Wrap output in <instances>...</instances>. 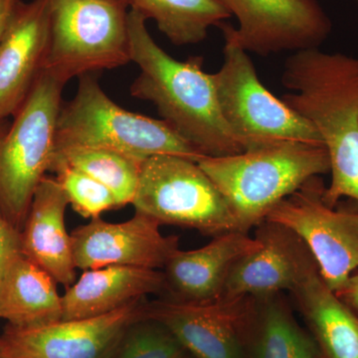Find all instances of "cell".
Listing matches in <instances>:
<instances>
[{
    "mask_svg": "<svg viewBox=\"0 0 358 358\" xmlns=\"http://www.w3.org/2000/svg\"><path fill=\"white\" fill-rule=\"evenodd\" d=\"M282 102L310 122L329 159L324 202L358 203V58L320 48L294 52L285 62Z\"/></svg>",
    "mask_w": 358,
    "mask_h": 358,
    "instance_id": "1",
    "label": "cell"
},
{
    "mask_svg": "<svg viewBox=\"0 0 358 358\" xmlns=\"http://www.w3.org/2000/svg\"><path fill=\"white\" fill-rule=\"evenodd\" d=\"M147 21L129 9V54L140 69L129 88L131 95L154 103L162 121L205 157L243 152L221 115L212 74L203 70V58L171 57L152 38Z\"/></svg>",
    "mask_w": 358,
    "mask_h": 358,
    "instance_id": "2",
    "label": "cell"
},
{
    "mask_svg": "<svg viewBox=\"0 0 358 358\" xmlns=\"http://www.w3.org/2000/svg\"><path fill=\"white\" fill-rule=\"evenodd\" d=\"M199 164L217 186L240 230L246 233L310 179L329 173L324 145L303 141L227 157H205Z\"/></svg>",
    "mask_w": 358,
    "mask_h": 358,
    "instance_id": "3",
    "label": "cell"
},
{
    "mask_svg": "<svg viewBox=\"0 0 358 358\" xmlns=\"http://www.w3.org/2000/svg\"><path fill=\"white\" fill-rule=\"evenodd\" d=\"M83 148L113 150L141 160L160 155L197 162L205 157L167 122L122 109L93 74L79 77L76 94L62 103L53 157Z\"/></svg>",
    "mask_w": 358,
    "mask_h": 358,
    "instance_id": "4",
    "label": "cell"
},
{
    "mask_svg": "<svg viewBox=\"0 0 358 358\" xmlns=\"http://www.w3.org/2000/svg\"><path fill=\"white\" fill-rule=\"evenodd\" d=\"M65 85L42 71L13 124L0 136V210L17 229L50 171Z\"/></svg>",
    "mask_w": 358,
    "mask_h": 358,
    "instance_id": "5",
    "label": "cell"
},
{
    "mask_svg": "<svg viewBox=\"0 0 358 358\" xmlns=\"http://www.w3.org/2000/svg\"><path fill=\"white\" fill-rule=\"evenodd\" d=\"M48 6L44 71L67 84L131 62L126 0H48Z\"/></svg>",
    "mask_w": 358,
    "mask_h": 358,
    "instance_id": "6",
    "label": "cell"
},
{
    "mask_svg": "<svg viewBox=\"0 0 358 358\" xmlns=\"http://www.w3.org/2000/svg\"><path fill=\"white\" fill-rule=\"evenodd\" d=\"M224 38L222 66L212 79L221 115L242 152L292 141L322 145L312 124L264 86L248 52Z\"/></svg>",
    "mask_w": 358,
    "mask_h": 358,
    "instance_id": "7",
    "label": "cell"
},
{
    "mask_svg": "<svg viewBox=\"0 0 358 358\" xmlns=\"http://www.w3.org/2000/svg\"><path fill=\"white\" fill-rule=\"evenodd\" d=\"M131 205L136 212L162 225L190 228L208 236L241 231L217 186L199 162L178 155L143 160Z\"/></svg>",
    "mask_w": 358,
    "mask_h": 358,
    "instance_id": "8",
    "label": "cell"
},
{
    "mask_svg": "<svg viewBox=\"0 0 358 358\" xmlns=\"http://www.w3.org/2000/svg\"><path fill=\"white\" fill-rule=\"evenodd\" d=\"M320 176L280 202L266 220L279 223L305 242L320 277L333 291L358 270V209L329 206Z\"/></svg>",
    "mask_w": 358,
    "mask_h": 358,
    "instance_id": "9",
    "label": "cell"
},
{
    "mask_svg": "<svg viewBox=\"0 0 358 358\" xmlns=\"http://www.w3.org/2000/svg\"><path fill=\"white\" fill-rule=\"evenodd\" d=\"M259 300L221 296L210 301H145V319L159 322L194 358H247Z\"/></svg>",
    "mask_w": 358,
    "mask_h": 358,
    "instance_id": "10",
    "label": "cell"
},
{
    "mask_svg": "<svg viewBox=\"0 0 358 358\" xmlns=\"http://www.w3.org/2000/svg\"><path fill=\"white\" fill-rule=\"evenodd\" d=\"M239 27L221 24L224 36L259 56L320 48L333 23L319 0H218Z\"/></svg>",
    "mask_w": 358,
    "mask_h": 358,
    "instance_id": "11",
    "label": "cell"
},
{
    "mask_svg": "<svg viewBox=\"0 0 358 358\" xmlns=\"http://www.w3.org/2000/svg\"><path fill=\"white\" fill-rule=\"evenodd\" d=\"M145 306L141 299L99 317L9 326L0 338V352L9 358H110L127 329L143 319Z\"/></svg>",
    "mask_w": 358,
    "mask_h": 358,
    "instance_id": "12",
    "label": "cell"
},
{
    "mask_svg": "<svg viewBox=\"0 0 358 358\" xmlns=\"http://www.w3.org/2000/svg\"><path fill=\"white\" fill-rule=\"evenodd\" d=\"M160 226L140 212L124 222L91 219L71 233L75 266L83 272L109 266L164 268L179 250V239L162 234Z\"/></svg>",
    "mask_w": 358,
    "mask_h": 358,
    "instance_id": "13",
    "label": "cell"
},
{
    "mask_svg": "<svg viewBox=\"0 0 358 358\" xmlns=\"http://www.w3.org/2000/svg\"><path fill=\"white\" fill-rule=\"evenodd\" d=\"M257 228L260 246L232 268L222 296L260 300L292 293L319 270L307 245L293 231L268 220Z\"/></svg>",
    "mask_w": 358,
    "mask_h": 358,
    "instance_id": "14",
    "label": "cell"
},
{
    "mask_svg": "<svg viewBox=\"0 0 358 358\" xmlns=\"http://www.w3.org/2000/svg\"><path fill=\"white\" fill-rule=\"evenodd\" d=\"M50 39L48 0L20 1L0 43V122L13 117L43 71Z\"/></svg>",
    "mask_w": 358,
    "mask_h": 358,
    "instance_id": "15",
    "label": "cell"
},
{
    "mask_svg": "<svg viewBox=\"0 0 358 358\" xmlns=\"http://www.w3.org/2000/svg\"><path fill=\"white\" fill-rule=\"evenodd\" d=\"M260 242L246 232L232 231L213 237L201 248L178 250L164 267L167 289L176 300L210 301L222 296L231 271Z\"/></svg>",
    "mask_w": 358,
    "mask_h": 358,
    "instance_id": "16",
    "label": "cell"
},
{
    "mask_svg": "<svg viewBox=\"0 0 358 358\" xmlns=\"http://www.w3.org/2000/svg\"><path fill=\"white\" fill-rule=\"evenodd\" d=\"M68 205L57 179L45 176L34 193L20 233L23 255L66 288L77 280L72 239L65 222Z\"/></svg>",
    "mask_w": 358,
    "mask_h": 358,
    "instance_id": "17",
    "label": "cell"
},
{
    "mask_svg": "<svg viewBox=\"0 0 358 358\" xmlns=\"http://www.w3.org/2000/svg\"><path fill=\"white\" fill-rule=\"evenodd\" d=\"M167 289L164 272L109 266L84 271L62 296V320L88 319Z\"/></svg>",
    "mask_w": 358,
    "mask_h": 358,
    "instance_id": "18",
    "label": "cell"
},
{
    "mask_svg": "<svg viewBox=\"0 0 358 358\" xmlns=\"http://www.w3.org/2000/svg\"><path fill=\"white\" fill-rule=\"evenodd\" d=\"M291 294L320 358H358V313L327 286L319 270Z\"/></svg>",
    "mask_w": 358,
    "mask_h": 358,
    "instance_id": "19",
    "label": "cell"
},
{
    "mask_svg": "<svg viewBox=\"0 0 358 358\" xmlns=\"http://www.w3.org/2000/svg\"><path fill=\"white\" fill-rule=\"evenodd\" d=\"M43 268L16 257L0 278V319L13 327L45 326L62 320V296Z\"/></svg>",
    "mask_w": 358,
    "mask_h": 358,
    "instance_id": "20",
    "label": "cell"
},
{
    "mask_svg": "<svg viewBox=\"0 0 358 358\" xmlns=\"http://www.w3.org/2000/svg\"><path fill=\"white\" fill-rule=\"evenodd\" d=\"M247 358H320V353L310 334L294 319L288 303L275 294L259 300Z\"/></svg>",
    "mask_w": 358,
    "mask_h": 358,
    "instance_id": "21",
    "label": "cell"
},
{
    "mask_svg": "<svg viewBox=\"0 0 358 358\" xmlns=\"http://www.w3.org/2000/svg\"><path fill=\"white\" fill-rule=\"evenodd\" d=\"M129 7L152 20L162 34L176 46L203 41L213 26L231 14L218 0H126Z\"/></svg>",
    "mask_w": 358,
    "mask_h": 358,
    "instance_id": "22",
    "label": "cell"
},
{
    "mask_svg": "<svg viewBox=\"0 0 358 358\" xmlns=\"http://www.w3.org/2000/svg\"><path fill=\"white\" fill-rule=\"evenodd\" d=\"M54 162H64L95 178L114 193L121 208L133 203L143 160L113 150L83 148L56 155Z\"/></svg>",
    "mask_w": 358,
    "mask_h": 358,
    "instance_id": "23",
    "label": "cell"
},
{
    "mask_svg": "<svg viewBox=\"0 0 358 358\" xmlns=\"http://www.w3.org/2000/svg\"><path fill=\"white\" fill-rule=\"evenodd\" d=\"M50 173L56 174L69 204L82 217L99 218L103 212L120 208L109 188L66 162H54Z\"/></svg>",
    "mask_w": 358,
    "mask_h": 358,
    "instance_id": "24",
    "label": "cell"
},
{
    "mask_svg": "<svg viewBox=\"0 0 358 358\" xmlns=\"http://www.w3.org/2000/svg\"><path fill=\"white\" fill-rule=\"evenodd\" d=\"M185 353L169 329L143 317L127 329L110 358H180Z\"/></svg>",
    "mask_w": 358,
    "mask_h": 358,
    "instance_id": "25",
    "label": "cell"
},
{
    "mask_svg": "<svg viewBox=\"0 0 358 358\" xmlns=\"http://www.w3.org/2000/svg\"><path fill=\"white\" fill-rule=\"evenodd\" d=\"M21 251L20 232L0 210V278Z\"/></svg>",
    "mask_w": 358,
    "mask_h": 358,
    "instance_id": "26",
    "label": "cell"
},
{
    "mask_svg": "<svg viewBox=\"0 0 358 358\" xmlns=\"http://www.w3.org/2000/svg\"><path fill=\"white\" fill-rule=\"evenodd\" d=\"M336 294L358 313V270L348 278L345 284Z\"/></svg>",
    "mask_w": 358,
    "mask_h": 358,
    "instance_id": "27",
    "label": "cell"
},
{
    "mask_svg": "<svg viewBox=\"0 0 358 358\" xmlns=\"http://www.w3.org/2000/svg\"><path fill=\"white\" fill-rule=\"evenodd\" d=\"M20 0H0V43L14 9Z\"/></svg>",
    "mask_w": 358,
    "mask_h": 358,
    "instance_id": "28",
    "label": "cell"
},
{
    "mask_svg": "<svg viewBox=\"0 0 358 358\" xmlns=\"http://www.w3.org/2000/svg\"><path fill=\"white\" fill-rule=\"evenodd\" d=\"M7 127L6 126V124L3 122H0V136H1L2 134L4 133V131H6Z\"/></svg>",
    "mask_w": 358,
    "mask_h": 358,
    "instance_id": "29",
    "label": "cell"
},
{
    "mask_svg": "<svg viewBox=\"0 0 358 358\" xmlns=\"http://www.w3.org/2000/svg\"><path fill=\"white\" fill-rule=\"evenodd\" d=\"M180 358H194V357H189V355H187V353H185V355H182V357H181Z\"/></svg>",
    "mask_w": 358,
    "mask_h": 358,
    "instance_id": "30",
    "label": "cell"
},
{
    "mask_svg": "<svg viewBox=\"0 0 358 358\" xmlns=\"http://www.w3.org/2000/svg\"><path fill=\"white\" fill-rule=\"evenodd\" d=\"M0 358H9V357H7L6 355H4L3 353L0 352Z\"/></svg>",
    "mask_w": 358,
    "mask_h": 358,
    "instance_id": "31",
    "label": "cell"
},
{
    "mask_svg": "<svg viewBox=\"0 0 358 358\" xmlns=\"http://www.w3.org/2000/svg\"><path fill=\"white\" fill-rule=\"evenodd\" d=\"M355 1H357V2H358V0H355Z\"/></svg>",
    "mask_w": 358,
    "mask_h": 358,
    "instance_id": "32",
    "label": "cell"
}]
</instances>
